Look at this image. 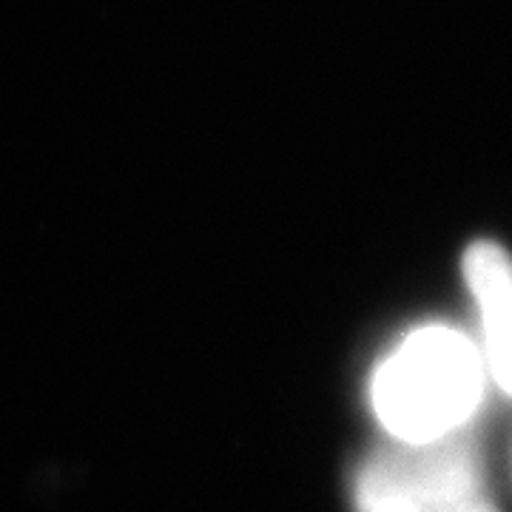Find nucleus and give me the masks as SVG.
I'll use <instances>...</instances> for the list:
<instances>
[{"label":"nucleus","mask_w":512,"mask_h":512,"mask_svg":"<svg viewBox=\"0 0 512 512\" xmlns=\"http://www.w3.org/2000/svg\"><path fill=\"white\" fill-rule=\"evenodd\" d=\"M484 376V356L464 330L424 325L407 333L376 367L370 404L393 439H444L476 416Z\"/></svg>","instance_id":"1"},{"label":"nucleus","mask_w":512,"mask_h":512,"mask_svg":"<svg viewBox=\"0 0 512 512\" xmlns=\"http://www.w3.org/2000/svg\"><path fill=\"white\" fill-rule=\"evenodd\" d=\"M484 470L461 430L433 441L393 439L356 478L359 512H453L481 498Z\"/></svg>","instance_id":"2"},{"label":"nucleus","mask_w":512,"mask_h":512,"mask_svg":"<svg viewBox=\"0 0 512 512\" xmlns=\"http://www.w3.org/2000/svg\"><path fill=\"white\" fill-rule=\"evenodd\" d=\"M464 282L476 302L484 336V365L498 387L512 396V259L498 242L478 239L467 248Z\"/></svg>","instance_id":"3"},{"label":"nucleus","mask_w":512,"mask_h":512,"mask_svg":"<svg viewBox=\"0 0 512 512\" xmlns=\"http://www.w3.org/2000/svg\"><path fill=\"white\" fill-rule=\"evenodd\" d=\"M453 512H495L487 501H476V504H470V507H461V510H453Z\"/></svg>","instance_id":"4"}]
</instances>
